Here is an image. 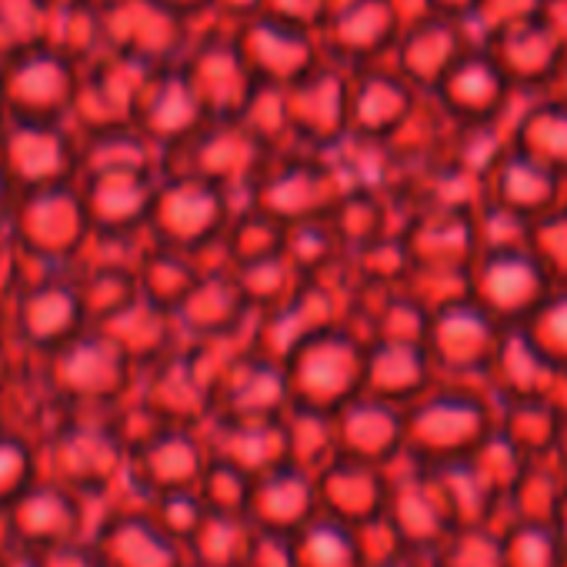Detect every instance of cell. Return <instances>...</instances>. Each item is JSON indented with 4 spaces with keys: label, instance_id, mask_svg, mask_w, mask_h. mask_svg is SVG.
<instances>
[{
    "label": "cell",
    "instance_id": "7a4b0ae2",
    "mask_svg": "<svg viewBox=\"0 0 567 567\" xmlns=\"http://www.w3.org/2000/svg\"><path fill=\"white\" fill-rule=\"evenodd\" d=\"M364 361H368V341L348 321L305 341L284 361L291 411L334 417L344 404L364 394Z\"/></svg>",
    "mask_w": 567,
    "mask_h": 567
},
{
    "label": "cell",
    "instance_id": "4316f807",
    "mask_svg": "<svg viewBox=\"0 0 567 567\" xmlns=\"http://www.w3.org/2000/svg\"><path fill=\"white\" fill-rule=\"evenodd\" d=\"M564 567H567V560H564Z\"/></svg>",
    "mask_w": 567,
    "mask_h": 567
},
{
    "label": "cell",
    "instance_id": "d4e9b609",
    "mask_svg": "<svg viewBox=\"0 0 567 567\" xmlns=\"http://www.w3.org/2000/svg\"><path fill=\"white\" fill-rule=\"evenodd\" d=\"M554 530H557V537L564 540V547H567V487H564V494H560V501H557V511H554Z\"/></svg>",
    "mask_w": 567,
    "mask_h": 567
},
{
    "label": "cell",
    "instance_id": "4fadbf2b",
    "mask_svg": "<svg viewBox=\"0 0 567 567\" xmlns=\"http://www.w3.org/2000/svg\"><path fill=\"white\" fill-rule=\"evenodd\" d=\"M295 567H368L364 534L321 514L291 537Z\"/></svg>",
    "mask_w": 567,
    "mask_h": 567
},
{
    "label": "cell",
    "instance_id": "e0dca14e",
    "mask_svg": "<svg viewBox=\"0 0 567 567\" xmlns=\"http://www.w3.org/2000/svg\"><path fill=\"white\" fill-rule=\"evenodd\" d=\"M254 537H257V530L250 527L247 517L207 514V520L194 534V540L200 547H207L200 554V560H204L200 567H247L250 550H254Z\"/></svg>",
    "mask_w": 567,
    "mask_h": 567
},
{
    "label": "cell",
    "instance_id": "30bf717a",
    "mask_svg": "<svg viewBox=\"0 0 567 567\" xmlns=\"http://www.w3.org/2000/svg\"><path fill=\"white\" fill-rule=\"evenodd\" d=\"M441 384L424 344L371 341L364 361V394L398 408H411Z\"/></svg>",
    "mask_w": 567,
    "mask_h": 567
},
{
    "label": "cell",
    "instance_id": "ffe728a7",
    "mask_svg": "<svg viewBox=\"0 0 567 567\" xmlns=\"http://www.w3.org/2000/svg\"><path fill=\"white\" fill-rule=\"evenodd\" d=\"M288 434H291V464L318 474L324 464L338 457L334 444V424L328 414H311V411H288Z\"/></svg>",
    "mask_w": 567,
    "mask_h": 567
},
{
    "label": "cell",
    "instance_id": "d6986e66",
    "mask_svg": "<svg viewBox=\"0 0 567 567\" xmlns=\"http://www.w3.org/2000/svg\"><path fill=\"white\" fill-rule=\"evenodd\" d=\"M557 378H567V288H554L520 328Z\"/></svg>",
    "mask_w": 567,
    "mask_h": 567
},
{
    "label": "cell",
    "instance_id": "ba28073f",
    "mask_svg": "<svg viewBox=\"0 0 567 567\" xmlns=\"http://www.w3.org/2000/svg\"><path fill=\"white\" fill-rule=\"evenodd\" d=\"M318 494H321V514L368 534L384 524L391 474L381 467H368L348 457H334L318 474Z\"/></svg>",
    "mask_w": 567,
    "mask_h": 567
},
{
    "label": "cell",
    "instance_id": "7402d4cb",
    "mask_svg": "<svg viewBox=\"0 0 567 567\" xmlns=\"http://www.w3.org/2000/svg\"><path fill=\"white\" fill-rule=\"evenodd\" d=\"M527 250L537 257L554 288H567V207L547 210L530 220Z\"/></svg>",
    "mask_w": 567,
    "mask_h": 567
},
{
    "label": "cell",
    "instance_id": "2e32d148",
    "mask_svg": "<svg viewBox=\"0 0 567 567\" xmlns=\"http://www.w3.org/2000/svg\"><path fill=\"white\" fill-rule=\"evenodd\" d=\"M504 537V567H564L567 547L547 520H507Z\"/></svg>",
    "mask_w": 567,
    "mask_h": 567
},
{
    "label": "cell",
    "instance_id": "6da1fadb",
    "mask_svg": "<svg viewBox=\"0 0 567 567\" xmlns=\"http://www.w3.org/2000/svg\"><path fill=\"white\" fill-rule=\"evenodd\" d=\"M497 431V404L474 384H437L408 408V461H471Z\"/></svg>",
    "mask_w": 567,
    "mask_h": 567
},
{
    "label": "cell",
    "instance_id": "9a60e30c",
    "mask_svg": "<svg viewBox=\"0 0 567 567\" xmlns=\"http://www.w3.org/2000/svg\"><path fill=\"white\" fill-rule=\"evenodd\" d=\"M237 288L247 301V308L254 315H267L280 305H288L298 291L305 277L298 274V267L277 254V257H267V260H257V264H244V267H230Z\"/></svg>",
    "mask_w": 567,
    "mask_h": 567
},
{
    "label": "cell",
    "instance_id": "277c9868",
    "mask_svg": "<svg viewBox=\"0 0 567 567\" xmlns=\"http://www.w3.org/2000/svg\"><path fill=\"white\" fill-rule=\"evenodd\" d=\"M554 291L527 247L481 250L467 267V298L504 328H524Z\"/></svg>",
    "mask_w": 567,
    "mask_h": 567
},
{
    "label": "cell",
    "instance_id": "5b68a950",
    "mask_svg": "<svg viewBox=\"0 0 567 567\" xmlns=\"http://www.w3.org/2000/svg\"><path fill=\"white\" fill-rule=\"evenodd\" d=\"M388 474H391V491H388L381 530H388L394 547L434 560V554L447 544V537L457 527L431 471L404 457Z\"/></svg>",
    "mask_w": 567,
    "mask_h": 567
},
{
    "label": "cell",
    "instance_id": "8992f818",
    "mask_svg": "<svg viewBox=\"0 0 567 567\" xmlns=\"http://www.w3.org/2000/svg\"><path fill=\"white\" fill-rule=\"evenodd\" d=\"M331 424L338 457L381 471H391L408 457V408L358 394L331 417Z\"/></svg>",
    "mask_w": 567,
    "mask_h": 567
},
{
    "label": "cell",
    "instance_id": "52a82bcc",
    "mask_svg": "<svg viewBox=\"0 0 567 567\" xmlns=\"http://www.w3.org/2000/svg\"><path fill=\"white\" fill-rule=\"evenodd\" d=\"M315 517H321L318 477L298 464H284L254 481L247 501V520L257 534L295 537Z\"/></svg>",
    "mask_w": 567,
    "mask_h": 567
},
{
    "label": "cell",
    "instance_id": "cb8c5ba5",
    "mask_svg": "<svg viewBox=\"0 0 567 567\" xmlns=\"http://www.w3.org/2000/svg\"><path fill=\"white\" fill-rule=\"evenodd\" d=\"M550 461H554V464H557V471L567 477V417H564V424H560V434H557V441H554Z\"/></svg>",
    "mask_w": 567,
    "mask_h": 567
},
{
    "label": "cell",
    "instance_id": "44dd1931",
    "mask_svg": "<svg viewBox=\"0 0 567 567\" xmlns=\"http://www.w3.org/2000/svg\"><path fill=\"white\" fill-rule=\"evenodd\" d=\"M434 567H504L501 527H457L434 554Z\"/></svg>",
    "mask_w": 567,
    "mask_h": 567
},
{
    "label": "cell",
    "instance_id": "8fae6325",
    "mask_svg": "<svg viewBox=\"0 0 567 567\" xmlns=\"http://www.w3.org/2000/svg\"><path fill=\"white\" fill-rule=\"evenodd\" d=\"M214 461H224L247 477H264L284 464H291V434L288 421H220L217 417Z\"/></svg>",
    "mask_w": 567,
    "mask_h": 567
},
{
    "label": "cell",
    "instance_id": "9c48e42d",
    "mask_svg": "<svg viewBox=\"0 0 567 567\" xmlns=\"http://www.w3.org/2000/svg\"><path fill=\"white\" fill-rule=\"evenodd\" d=\"M220 421H277L291 411V391L284 364L244 351L234 368L220 378Z\"/></svg>",
    "mask_w": 567,
    "mask_h": 567
},
{
    "label": "cell",
    "instance_id": "ac0fdd59",
    "mask_svg": "<svg viewBox=\"0 0 567 567\" xmlns=\"http://www.w3.org/2000/svg\"><path fill=\"white\" fill-rule=\"evenodd\" d=\"M348 257L364 288H404L414 274V260L404 237H378Z\"/></svg>",
    "mask_w": 567,
    "mask_h": 567
},
{
    "label": "cell",
    "instance_id": "5bb4252c",
    "mask_svg": "<svg viewBox=\"0 0 567 567\" xmlns=\"http://www.w3.org/2000/svg\"><path fill=\"white\" fill-rule=\"evenodd\" d=\"M564 417H567V414H564L550 398L497 404V431H501L517 451H524L530 461L550 457Z\"/></svg>",
    "mask_w": 567,
    "mask_h": 567
},
{
    "label": "cell",
    "instance_id": "603a6c76",
    "mask_svg": "<svg viewBox=\"0 0 567 567\" xmlns=\"http://www.w3.org/2000/svg\"><path fill=\"white\" fill-rule=\"evenodd\" d=\"M368 567H431V557L411 554L404 547H388L384 554H371Z\"/></svg>",
    "mask_w": 567,
    "mask_h": 567
},
{
    "label": "cell",
    "instance_id": "484cf974",
    "mask_svg": "<svg viewBox=\"0 0 567 567\" xmlns=\"http://www.w3.org/2000/svg\"><path fill=\"white\" fill-rule=\"evenodd\" d=\"M431 567H434V560H431Z\"/></svg>",
    "mask_w": 567,
    "mask_h": 567
},
{
    "label": "cell",
    "instance_id": "7c38bea8",
    "mask_svg": "<svg viewBox=\"0 0 567 567\" xmlns=\"http://www.w3.org/2000/svg\"><path fill=\"white\" fill-rule=\"evenodd\" d=\"M554 384H557V374L537 354L530 338L520 328H507V334L497 348V358L481 384L484 394L494 404H514V401L550 398Z\"/></svg>",
    "mask_w": 567,
    "mask_h": 567
},
{
    "label": "cell",
    "instance_id": "3957f363",
    "mask_svg": "<svg viewBox=\"0 0 567 567\" xmlns=\"http://www.w3.org/2000/svg\"><path fill=\"white\" fill-rule=\"evenodd\" d=\"M507 328L497 324L467 295L431 311L424 348L441 384H474L481 388Z\"/></svg>",
    "mask_w": 567,
    "mask_h": 567
}]
</instances>
